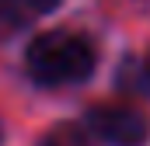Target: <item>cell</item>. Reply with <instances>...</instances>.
Segmentation results:
<instances>
[{"instance_id":"3","label":"cell","mask_w":150,"mask_h":146,"mask_svg":"<svg viewBox=\"0 0 150 146\" xmlns=\"http://www.w3.org/2000/svg\"><path fill=\"white\" fill-rule=\"evenodd\" d=\"M42 146H87V139H84V132L77 125H59L42 139Z\"/></svg>"},{"instance_id":"4","label":"cell","mask_w":150,"mask_h":146,"mask_svg":"<svg viewBox=\"0 0 150 146\" xmlns=\"http://www.w3.org/2000/svg\"><path fill=\"white\" fill-rule=\"evenodd\" d=\"M25 4H28L32 11H52V7H56L59 0H25Z\"/></svg>"},{"instance_id":"2","label":"cell","mask_w":150,"mask_h":146,"mask_svg":"<svg viewBox=\"0 0 150 146\" xmlns=\"http://www.w3.org/2000/svg\"><path fill=\"white\" fill-rule=\"evenodd\" d=\"M87 129L108 146H143L147 118L129 105H94L87 111Z\"/></svg>"},{"instance_id":"1","label":"cell","mask_w":150,"mask_h":146,"mask_svg":"<svg viewBox=\"0 0 150 146\" xmlns=\"http://www.w3.org/2000/svg\"><path fill=\"white\" fill-rule=\"evenodd\" d=\"M94 45L77 32H45L28 45V73L45 87L77 84L94 70Z\"/></svg>"},{"instance_id":"5","label":"cell","mask_w":150,"mask_h":146,"mask_svg":"<svg viewBox=\"0 0 150 146\" xmlns=\"http://www.w3.org/2000/svg\"><path fill=\"white\" fill-rule=\"evenodd\" d=\"M147 77H150V59H147Z\"/></svg>"}]
</instances>
